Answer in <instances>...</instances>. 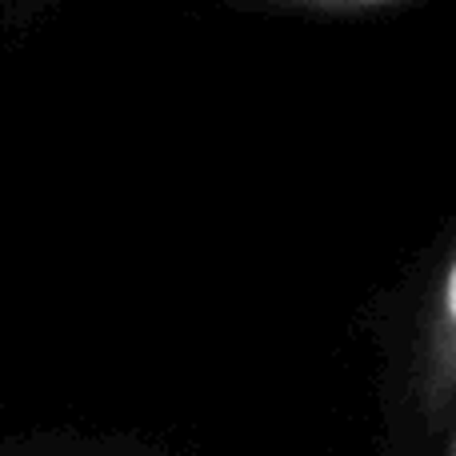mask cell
<instances>
[{"label":"cell","instance_id":"6da1fadb","mask_svg":"<svg viewBox=\"0 0 456 456\" xmlns=\"http://www.w3.org/2000/svg\"><path fill=\"white\" fill-rule=\"evenodd\" d=\"M428 364H433V377H441L444 385L456 380V256L441 289V313L433 324V361Z\"/></svg>","mask_w":456,"mask_h":456},{"label":"cell","instance_id":"7a4b0ae2","mask_svg":"<svg viewBox=\"0 0 456 456\" xmlns=\"http://www.w3.org/2000/svg\"><path fill=\"white\" fill-rule=\"evenodd\" d=\"M240 4L284 8V12H316V16H356V12H377V8L404 4V0H240Z\"/></svg>","mask_w":456,"mask_h":456},{"label":"cell","instance_id":"3957f363","mask_svg":"<svg viewBox=\"0 0 456 456\" xmlns=\"http://www.w3.org/2000/svg\"><path fill=\"white\" fill-rule=\"evenodd\" d=\"M449 456H456V441H452V452H449Z\"/></svg>","mask_w":456,"mask_h":456}]
</instances>
